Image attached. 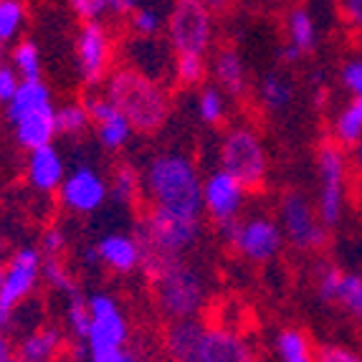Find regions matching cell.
Instances as JSON below:
<instances>
[{
    "label": "cell",
    "instance_id": "obj_1",
    "mask_svg": "<svg viewBox=\"0 0 362 362\" xmlns=\"http://www.w3.org/2000/svg\"><path fill=\"white\" fill-rule=\"evenodd\" d=\"M142 198L157 211L200 221L206 213L198 163L182 150L155 152L142 168Z\"/></svg>",
    "mask_w": 362,
    "mask_h": 362
},
{
    "label": "cell",
    "instance_id": "obj_2",
    "mask_svg": "<svg viewBox=\"0 0 362 362\" xmlns=\"http://www.w3.org/2000/svg\"><path fill=\"white\" fill-rule=\"evenodd\" d=\"M102 91L119 107L134 132L142 134L160 132L173 109V99L163 81H155L129 66H119L109 74Z\"/></svg>",
    "mask_w": 362,
    "mask_h": 362
},
{
    "label": "cell",
    "instance_id": "obj_3",
    "mask_svg": "<svg viewBox=\"0 0 362 362\" xmlns=\"http://www.w3.org/2000/svg\"><path fill=\"white\" fill-rule=\"evenodd\" d=\"M152 302L165 322L195 320L208 307V279L187 259H173L150 274Z\"/></svg>",
    "mask_w": 362,
    "mask_h": 362
},
{
    "label": "cell",
    "instance_id": "obj_4",
    "mask_svg": "<svg viewBox=\"0 0 362 362\" xmlns=\"http://www.w3.org/2000/svg\"><path fill=\"white\" fill-rule=\"evenodd\" d=\"M134 235L145 248L142 274L150 276L168 261L185 259L203 238V223L193 221V218L173 216L168 211H157V208L147 206L139 218Z\"/></svg>",
    "mask_w": 362,
    "mask_h": 362
},
{
    "label": "cell",
    "instance_id": "obj_5",
    "mask_svg": "<svg viewBox=\"0 0 362 362\" xmlns=\"http://www.w3.org/2000/svg\"><path fill=\"white\" fill-rule=\"evenodd\" d=\"M6 119L13 129V137L23 150H38L54 145L56 134V104L54 94L43 78L21 81L16 97L6 104Z\"/></svg>",
    "mask_w": 362,
    "mask_h": 362
},
{
    "label": "cell",
    "instance_id": "obj_6",
    "mask_svg": "<svg viewBox=\"0 0 362 362\" xmlns=\"http://www.w3.org/2000/svg\"><path fill=\"white\" fill-rule=\"evenodd\" d=\"M218 168H223L233 177L248 187V193H256L269 180V150L259 129L251 124H233L223 132L218 142Z\"/></svg>",
    "mask_w": 362,
    "mask_h": 362
},
{
    "label": "cell",
    "instance_id": "obj_7",
    "mask_svg": "<svg viewBox=\"0 0 362 362\" xmlns=\"http://www.w3.org/2000/svg\"><path fill=\"white\" fill-rule=\"evenodd\" d=\"M317 211L329 230L337 228L347 213V193H350V168L352 157L347 147L337 145L334 139H325L317 147Z\"/></svg>",
    "mask_w": 362,
    "mask_h": 362
},
{
    "label": "cell",
    "instance_id": "obj_8",
    "mask_svg": "<svg viewBox=\"0 0 362 362\" xmlns=\"http://www.w3.org/2000/svg\"><path fill=\"white\" fill-rule=\"evenodd\" d=\"M165 41L175 56H208L216 43V13L203 0H173L165 16Z\"/></svg>",
    "mask_w": 362,
    "mask_h": 362
},
{
    "label": "cell",
    "instance_id": "obj_9",
    "mask_svg": "<svg viewBox=\"0 0 362 362\" xmlns=\"http://www.w3.org/2000/svg\"><path fill=\"white\" fill-rule=\"evenodd\" d=\"M218 230L223 235L226 246L235 256H241V259L251 261V264H269L286 246V238L281 233L279 221L266 216V213L241 216L235 223H228Z\"/></svg>",
    "mask_w": 362,
    "mask_h": 362
},
{
    "label": "cell",
    "instance_id": "obj_10",
    "mask_svg": "<svg viewBox=\"0 0 362 362\" xmlns=\"http://www.w3.org/2000/svg\"><path fill=\"white\" fill-rule=\"evenodd\" d=\"M276 221L286 243L302 254H317L329 241V228L320 218L317 203L302 190H289L279 198Z\"/></svg>",
    "mask_w": 362,
    "mask_h": 362
},
{
    "label": "cell",
    "instance_id": "obj_11",
    "mask_svg": "<svg viewBox=\"0 0 362 362\" xmlns=\"http://www.w3.org/2000/svg\"><path fill=\"white\" fill-rule=\"evenodd\" d=\"M76 74L89 89H102L115 71V36L107 21H86L78 25L74 41Z\"/></svg>",
    "mask_w": 362,
    "mask_h": 362
},
{
    "label": "cell",
    "instance_id": "obj_12",
    "mask_svg": "<svg viewBox=\"0 0 362 362\" xmlns=\"http://www.w3.org/2000/svg\"><path fill=\"white\" fill-rule=\"evenodd\" d=\"M43 284V254L38 246L16 248L3 264L0 284V320H11V314L25 304Z\"/></svg>",
    "mask_w": 362,
    "mask_h": 362
},
{
    "label": "cell",
    "instance_id": "obj_13",
    "mask_svg": "<svg viewBox=\"0 0 362 362\" xmlns=\"http://www.w3.org/2000/svg\"><path fill=\"white\" fill-rule=\"evenodd\" d=\"M89 334L84 339L86 352L112 350V347H127L132 327H129L124 307L119 299L107 291H97L89 296Z\"/></svg>",
    "mask_w": 362,
    "mask_h": 362
},
{
    "label": "cell",
    "instance_id": "obj_14",
    "mask_svg": "<svg viewBox=\"0 0 362 362\" xmlns=\"http://www.w3.org/2000/svg\"><path fill=\"white\" fill-rule=\"evenodd\" d=\"M246 200L248 187L238 177L226 173L223 168L211 170L203 177V213L218 228L235 223L246 211Z\"/></svg>",
    "mask_w": 362,
    "mask_h": 362
},
{
    "label": "cell",
    "instance_id": "obj_15",
    "mask_svg": "<svg viewBox=\"0 0 362 362\" xmlns=\"http://www.w3.org/2000/svg\"><path fill=\"white\" fill-rule=\"evenodd\" d=\"M109 200V177L91 165H76L69 170L59 187V203L74 216H91Z\"/></svg>",
    "mask_w": 362,
    "mask_h": 362
},
{
    "label": "cell",
    "instance_id": "obj_16",
    "mask_svg": "<svg viewBox=\"0 0 362 362\" xmlns=\"http://www.w3.org/2000/svg\"><path fill=\"white\" fill-rule=\"evenodd\" d=\"M84 102L91 115V127H94V134H97L99 147L107 152L124 150L129 145V139H132L134 127L129 124L127 117L119 112V107L102 89H91L84 97Z\"/></svg>",
    "mask_w": 362,
    "mask_h": 362
},
{
    "label": "cell",
    "instance_id": "obj_17",
    "mask_svg": "<svg viewBox=\"0 0 362 362\" xmlns=\"http://www.w3.org/2000/svg\"><path fill=\"white\" fill-rule=\"evenodd\" d=\"M195 362H259L256 352L238 329L223 325H208L200 339Z\"/></svg>",
    "mask_w": 362,
    "mask_h": 362
},
{
    "label": "cell",
    "instance_id": "obj_18",
    "mask_svg": "<svg viewBox=\"0 0 362 362\" xmlns=\"http://www.w3.org/2000/svg\"><path fill=\"white\" fill-rule=\"evenodd\" d=\"M97 248L102 266L107 272L119 274V276L142 272L145 248H142V243H139V238L134 233H122V230L107 233L97 241Z\"/></svg>",
    "mask_w": 362,
    "mask_h": 362
},
{
    "label": "cell",
    "instance_id": "obj_19",
    "mask_svg": "<svg viewBox=\"0 0 362 362\" xmlns=\"http://www.w3.org/2000/svg\"><path fill=\"white\" fill-rule=\"evenodd\" d=\"M66 163L56 145H43L28 152L25 160V180L36 193L51 195L59 193L61 182L66 177Z\"/></svg>",
    "mask_w": 362,
    "mask_h": 362
},
{
    "label": "cell",
    "instance_id": "obj_20",
    "mask_svg": "<svg viewBox=\"0 0 362 362\" xmlns=\"http://www.w3.org/2000/svg\"><path fill=\"white\" fill-rule=\"evenodd\" d=\"M211 78L230 99H243L251 89V76L243 56L235 49H216L211 59Z\"/></svg>",
    "mask_w": 362,
    "mask_h": 362
},
{
    "label": "cell",
    "instance_id": "obj_21",
    "mask_svg": "<svg viewBox=\"0 0 362 362\" xmlns=\"http://www.w3.org/2000/svg\"><path fill=\"white\" fill-rule=\"evenodd\" d=\"M66 347V334L56 325H38L23 332L16 342L18 362H59Z\"/></svg>",
    "mask_w": 362,
    "mask_h": 362
},
{
    "label": "cell",
    "instance_id": "obj_22",
    "mask_svg": "<svg viewBox=\"0 0 362 362\" xmlns=\"http://www.w3.org/2000/svg\"><path fill=\"white\" fill-rule=\"evenodd\" d=\"M206 322L203 320H177L168 322L163 332V350L170 362H195L200 339L206 334Z\"/></svg>",
    "mask_w": 362,
    "mask_h": 362
},
{
    "label": "cell",
    "instance_id": "obj_23",
    "mask_svg": "<svg viewBox=\"0 0 362 362\" xmlns=\"http://www.w3.org/2000/svg\"><path fill=\"white\" fill-rule=\"evenodd\" d=\"M256 97H259L261 109H266L269 115H281V112L289 109L291 102H294L296 86L289 74L269 71L261 76L259 86H256Z\"/></svg>",
    "mask_w": 362,
    "mask_h": 362
},
{
    "label": "cell",
    "instance_id": "obj_24",
    "mask_svg": "<svg viewBox=\"0 0 362 362\" xmlns=\"http://www.w3.org/2000/svg\"><path fill=\"white\" fill-rule=\"evenodd\" d=\"M284 30L286 43H291L296 51H302V56L312 54L320 46V25H317V18H314V13L309 8H291L289 16H286Z\"/></svg>",
    "mask_w": 362,
    "mask_h": 362
},
{
    "label": "cell",
    "instance_id": "obj_25",
    "mask_svg": "<svg viewBox=\"0 0 362 362\" xmlns=\"http://www.w3.org/2000/svg\"><path fill=\"white\" fill-rule=\"evenodd\" d=\"M329 139H334L337 145L352 147L362 139V99H352L344 102L342 107L334 112L332 122H329Z\"/></svg>",
    "mask_w": 362,
    "mask_h": 362
},
{
    "label": "cell",
    "instance_id": "obj_26",
    "mask_svg": "<svg viewBox=\"0 0 362 362\" xmlns=\"http://www.w3.org/2000/svg\"><path fill=\"white\" fill-rule=\"evenodd\" d=\"M274 355L279 362H317V347L299 327H284L274 334Z\"/></svg>",
    "mask_w": 362,
    "mask_h": 362
},
{
    "label": "cell",
    "instance_id": "obj_27",
    "mask_svg": "<svg viewBox=\"0 0 362 362\" xmlns=\"http://www.w3.org/2000/svg\"><path fill=\"white\" fill-rule=\"evenodd\" d=\"M211 76V61L208 56H195V54H177L173 59V71H170V81L180 89H200Z\"/></svg>",
    "mask_w": 362,
    "mask_h": 362
},
{
    "label": "cell",
    "instance_id": "obj_28",
    "mask_svg": "<svg viewBox=\"0 0 362 362\" xmlns=\"http://www.w3.org/2000/svg\"><path fill=\"white\" fill-rule=\"evenodd\" d=\"M230 112V97L226 91H221L216 84L213 86H200L195 94V115L206 127H221L226 124Z\"/></svg>",
    "mask_w": 362,
    "mask_h": 362
},
{
    "label": "cell",
    "instance_id": "obj_29",
    "mask_svg": "<svg viewBox=\"0 0 362 362\" xmlns=\"http://www.w3.org/2000/svg\"><path fill=\"white\" fill-rule=\"evenodd\" d=\"M109 198L119 206H134L142 198V173L132 163H119L109 175Z\"/></svg>",
    "mask_w": 362,
    "mask_h": 362
},
{
    "label": "cell",
    "instance_id": "obj_30",
    "mask_svg": "<svg viewBox=\"0 0 362 362\" xmlns=\"http://www.w3.org/2000/svg\"><path fill=\"white\" fill-rule=\"evenodd\" d=\"M91 129V115L84 99H74L56 107V134L66 139L84 137Z\"/></svg>",
    "mask_w": 362,
    "mask_h": 362
},
{
    "label": "cell",
    "instance_id": "obj_31",
    "mask_svg": "<svg viewBox=\"0 0 362 362\" xmlns=\"http://www.w3.org/2000/svg\"><path fill=\"white\" fill-rule=\"evenodd\" d=\"M25 21H28L25 0H0V51L18 41Z\"/></svg>",
    "mask_w": 362,
    "mask_h": 362
},
{
    "label": "cell",
    "instance_id": "obj_32",
    "mask_svg": "<svg viewBox=\"0 0 362 362\" xmlns=\"http://www.w3.org/2000/svg\"><path fill=\"white\" fill-rule=\"evenodd\" d=\"M8 61H11V66L18 71V76L23 78V81L43 76L41 49H38L33 41H28V38L13 43L11 51H8Z\"/></svg>",
    "mask_w": 362,
    "mask_h": 362
},
{
    "label": "cell",
    "instance_id": "obj_33",
    "mask_svg": "<svg viewBox=\"0 0 362 362\" xmlns=\"http://www.w3.org/2000/svg\"><path fill=\"white\" fill-rule=\"evenodd\" d=\"M66 299V307H64V322H66V332L71 334L76 342H84L86 334H89V296H84L81 291H71V294L64 296Z\"/></svg>",
    "mask_w": 362,
    "mask_h": 362
},
{
    "label": "cell",
    "instance_id": "obj_34",
    "mask_svg": "<svg viewBox=\"0 0 362 362\" xmlns=\"http://www.w3.org/2000/svg\"><path fill=\"white\" fill-rule=\"evenodd\" d=\"M332 304L362 322V274L342 272Z\"/></svg>",
    "mask_w": 362,
    "mask_h": 362
},
{
    "label": "cell",
    "instance_id": "obj_35",
    "mask_svg": "<svg viewBox=\"0 0 362 362\" xmlns=\"http://www.w3.org/2000/svg\"><path fill=\"white\" fill-rule=\"evenodd\" d=\"M127 28L134 38H157L165 30V16L152 6H139L127 16Z\"/></svg>",
    "mask_w": 362,
    "mask_h": 362
},
{
    "label": "cell",
    "instance_id": "obj_36",
    "mask_svg": "<svg viewBox=\"0 0 362 362\" xmlns=\"http://www.w3.org/2000/svg\"><path fill=\"white\" fill-rule=\"evenodd\" d=\"M43 284L59 291L61 296L71 294L78 289L74 272L64 264V259H43Z\"/></svg>",
    "mask_w": 362,
    "mask_h": 362
},
{
    "label": "cell",
    "instance_id": "obj_37",
    "mask_svg": "<svg viewBox=\"0 0 362 362\" xmlns=\"http://www.w3.org/2000/svg\"><path fill=\"white\" fill-rule=\"evenodd\" d=\"M38 248H41L43 259H61L69 248V235L61 226H49L38 238Z\"/></svg>",
    "mask_w": 362,
    "mask_h": 362
},
{
    "label": "cell",
    "instance_id": "obj_38",
    "mask_svg": "<svg viewBox=\"0 0 362 362\" xmlns=\"http://www.w3.org/2000/svg\"><path fill=\"white\" fill-rule=\"evenodd\" d=\"M339 84L352 99H362V56L344 61L339 69Z\"/></svg>",
    "mask_w": 362,
    "mask_h": 362
},
{
    "label": "cell",
    "instance_id": "obj_39",
    "mask_svg": "<svg viewBox=\"0 0 362 362\" xmlns=\"http://www.w3.org/2000/svg\"><path fill=\"white\" fill-rule=\"evenodd\" d=\"M317 362H362V355L347 344H320L317 347Z\"/></svg>",
    "mask_w": 362,
    "mask_h": 362
},
{
    "label": "cell",
    "instance_id": "obj_40",
    "mask_svg": "<svg viewBox=\"0 0 362 362\" xmlns=\"http://www.w3.org/2000/svg\"><path fill=\"white\" fill-rule=\"evenodd\" d=\"M21 81H23V78H21L18 71L11 66V61L0 59V107H6V104L16 97Z\"/></svg>",
    "mask_w": 362,
    "mask_h": 362
},
{
    "label": "cell",
    "instance_id": "obj_41",
    "mask_svg": "<svg viewBox=\"0 0 362 362\" xmlns=\"http://www.w3.org/2000/svg\"><path fill=\"white\" fill-rule=\"evenodd\" d=\"M74 16L86 21H104L109 16L107 11V0H69Z\"/></svg>",
    "mask_w": 362,
    "mask_h": 362
},
{
    "label": "cell",
    "instance_id": "obj_42",
    "mask_svg": "<svg viewBox=\"0 0 362 362\" xmlns=\"http://www.w3.org/2000/svg\"><path fill=\"white\" fill-rule=\"evenodd\" d=\"M339 11H342L344 25L362 38V0H339Z\"/></svg>",
    "mask_w": 362,
    "mask_h": 362
},
{
    "label": "cell",
    "instance_id": "obj_43",
    "mask_svg": "<svg viewBox=\"0 0 362 362\" xmlns=\"http://www.w3.org/2000/svg\"><path fill=\"white\" fill-rule=\"evenodd\" d=\"M89 362H139V357L134 355L129 347H112V350H94L86 352Z\"/></svg>",
    "mask_w": 362,
    "mask_h": 362
},
{
    "label": "cell",
    "instance_id": "obj_44",
    "mask_svg": "<svg viewBox=\"0 0 362 362\" xmlns=\"http://www.w3.org/2000/svg\"><path fill=\"white\" fill-rule=\"evenodd\" d=\"M139 6H142V0H107V11H109V16H115V18L129 16V13Z\"/></svg>",
    "mask_w": 362,
    "mask_h": 362
},
{
    "label": "cell",
    "instance_id": "obj_45",
    "mask_svg": "<svg viewBox=\"0 0 362 362\" xmlns=\"http://www.w3.org/2000/svg\"><path fill=\"white\" fill-rule=\"evenodd\" d=\"M78 261H81V266H86V269H94V266H102V259H99V248L97 243H86L81 251H78Z\"/></svg>",
    "mask_w": 362,
    "mask_h": 362
},
{
    "label": "cell",
    "instance_id": "obj_46",
    "mask_svg": "<svg viewBox=\"0 0 362 362\" xmlns=\"http://www.w3.org/2000/svg\"><path fill=\"white\" fill-rule=\"evenodd\" d=\"M276 59L281 61L284 66H294V64H299L304 56H302V51H296L291 43H284V46H279L276 49Z\"/></svg>",
    "mask_w": 362,
    "mask_h": 362
},
{
    "label": "cell",
    "instance_id": "obj_47",
    "mask_svg": "<svg viewBox=\"0 0 362 362\" xmlns=\"http://www.w3.org/2000/svg\"><path fill=\"white\" fill-rule=\"evenodd\" d=\"M352 168H355L357 170V175H360L362 177V139H360V142H357V145L355 147H352Z\"/></svg>",
    "mask_w": 362,
    "mask_h": 362
},
{
    "label": "cell",
    "instance_id": "obj_48",
    "mask_svg": "<svg viewBox=\"0 0 362 362\" xmlns=\"http://www.w3.org/2000/svg\"><path fill=\"white\" fill-rule=\"evenodd\" d=\"M203 3H206L213 13H221V11H226V8H228L230 0H203Z\"/></svg>",
    "mask_w": 362,
    "mask_h": 362
},
{
    "label": "cell",
    "instance_id": "obj_49",
    "mask_svg": "<svg viewBox=\"0 0 362 362\" xmlns=\"http://www.w3.org/2000/svg\"><path fill=\"white\" fill-rule=\"evenodd\" d=\"M355 200H357V208H360V213H362V180H360V185H357V190H355Z\"/></svg>",
    "mask_w": 362,
    "mask_h": 362
},
{
    "label": "cell",
    "instance_id": "obj_50",
    "mask_svg": "<svg viewBox=\"0 0 362 362\" xmlns=\"http://www.w3.org/2000/svg\"><path fill=\"white\" fill-rule=\"evenodd\" d=\"M6 334H11V332H8V322H6V320H0V339L6 337Z\"/></svg>",
    "mask_w": 362,
    "mask_h": 362
},
{
    "label": "cell",
    "instance_id": "obj_51",
    "mask_svg": "<svg viewBox=\"0 0 362 362\" xmlns=\"http://www.w3.org/2000/svg\"><path fill=\"white\" fill-rule=\"evenodd\" d=\"M0 284H3V264H0Z\"/></svg>",
    "mask_w": 362,
    "mask_h": 362
},
{
    "label": "cell",
    "instance_id": "obj_52",
    "mask_svg": "<svg viewBox=\"0 0 362 362\" xmlns=\"http://www.w3.org/2000/svg\"><path fill=\"white\" fill-rule=\"evenodd\" d=\"M0 254H3V241H0Z\"/></svg>",
    "mask_w": 362,
    "mask_h": 362
}]
</instances>
